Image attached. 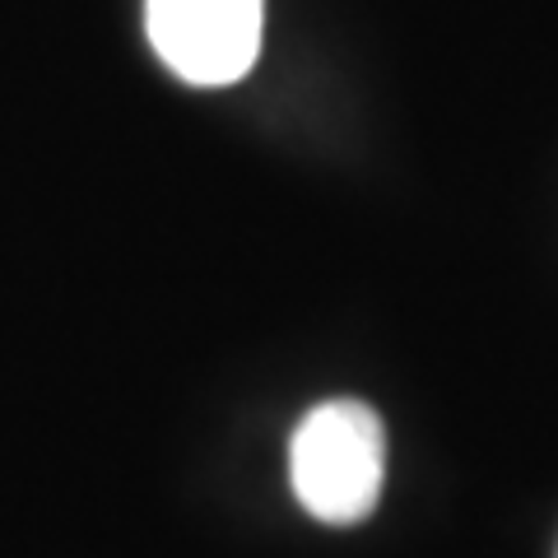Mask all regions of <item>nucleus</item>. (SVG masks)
<instances>
[{
    "mask_svg": "<svg viewBox=\"0 0 558 558\" xmlns=\"http://www.w3.org/2000/svg\"><path fill=\"white\" fill-rule=\"evenodd\" d=\"M289 475L303 508L330 521V526H354L363 521L387 480V428L377 410L363 400H326L317 405L289 442Z\"/></svg>",
    "mask_w": 558,
    "mask_h": 558,
    "instance_id": "obj_1",
    "label": "nucleus"
},
{
    "mask_svg": "<svg viewBox=\"0 0 558 558\" xmlns=\"http://www.w3.org/2000/svg\"><path fill=\"white\" fill-rule=\"evenodd\" d=\"M145 28L172 75L219 89L256 65L266 0H145Z\"/></svg>",
    "mask_w": 558,
    "mask_h": 558,
    "instance_id": "obj_2",
    "label": "nucleus"
}]
</instances>
